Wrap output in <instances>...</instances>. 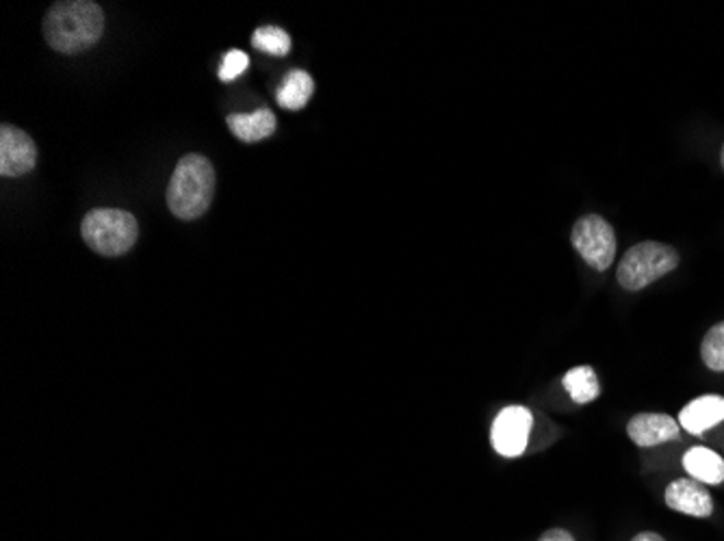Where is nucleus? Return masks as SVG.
I'll list each match as a JSON object with an SVG mask.
<instances>
[{"instance_id": "obj_1", "label": "nucleus", "mask_w": 724, "mask_h": 541, "mask_svg": "<svg viewBox=\"0 0 724 541\" xmlns=\"http://www.w3.org/2000/svg\"><path fill=\"white\" fill-rule=\"evenodd\" d=\"M105 33L103 7L92 0L55 2L44 17V37L57 52L79 55L101 42Z\"/></svg>"}, {"instance_id": "obj_2", "label": "nucleus", "mask_w": 724, "mask_h": 541, "mask_svg": "<svg viewBox=\"0 0 724 541\" xmlns=\"http://www.w3.org/2000/svg\"><path fill=\"white\" fill-rule=\"evenodd\" d=\"M215 196V169L209 158L200 154H187L178 161L170 187L167 207L172 215L191 221L205 215Z\"/></svg>"}, {"instance_id": "obj_3", "label": "nucleus", "mask_w": 724, "mask_h": 541, "mask_svg": "<svg viewBox=\"0 0 724 541\" xmlns=\"http://www.w3.org/2000/svg\"><path fill=\"white\" fill-rule=\"evenodd\" d=\"M679 256L670 245L646 240L633 245L620 260L616 278L624 291H642L675 271Z\"/></svg>"}, {"instance_id": "obj_4", "label": "nucleus", "mask_w": 724, "mask_h": 541, "mask_svg": "<svg viewBox=\"0 0 724 541\" xmlns=\"http://www.w3.org/2000/svg\"><path fill=\"white\" fill-rule=\"evenodd\" d=\"M81 234L96 254L121 256L135 245L139 227L137 219L126 211L96 209L83 219Z\"/></svg>"}, {"instance_id": "obj_5", "label": "nucleus", "mask_w": 724, "mask_h": 541, "mask_svg": "<svg viewBox=\"0 0 724 541\" xmlns=\"http://www.w3.org/2000/svg\"><path fill=\"white\" fill-rule=\"evenodd\" d=\"M577 254L597 271L611 267L616 256V232L604 216H582L571 234Z\"/></svg>"}, {"instance_id": "obj_6", "label": "nucleus", "mask_w": 724, "mask_h": 541, "mask_svg": "<svg viewBox=\"0 0 724 541\" xmlns=\"http://www.w3.org/2000/svg\"><path fill=\"white\" fill-rule=\"evenodd\" d=\"M532 425L534 419L529 410L521 405H510L501 410L490 430L492 448L503 457H521L527 448Z\"/></svg>"}, {"instance_id": "obj_7", "label": "nucleus", "mask_w": 724, "mask_h": 541, "mask_svg": "<svg viewBox=\"0 0 724 541\" xmlns=\"http://www.w3.org/2000/svg\"><path fill=\"white\" fill-rule=\"evenodd\" d=\"M35 161L37 148L33 139L24 130L4 124L0 128V176L20 178L33 172Z\"/></svg>"}, {"instance_id": "obj_8", "label": "nucleus", "mask_w": 724, "mask_h": 541, "mask_svg": "<svg viewBox=\"0 0 724 541\" xmlns=\"http://www.w3.org/2000/svg\"><path fill=\"white\" fill-rule=\"evenodd\" d=\"M666 505L673 511L694 516V518H710L714 511V503L710 492L699 485L694 479H677L666 490Z\"/></svg>"}, {"instance_id": "obj_9", "label": "nucleus", "mask_w": 724, "mask_h": 541, "mask_svg": "<svg viewBox=\"0 0 724 541\" xmlns=\"http://www.w3.org/2000/svg\"><path fill=\"white\" fill-rule=\"evenodd\" d=\"M627 433L638 446H657L679 437V423L666 414H638L629 421Z\"/></svg>"}, {"instance_id": "obj_10", "label": "nucleus", "mask_w": 724, "mask_h": 541, "mask_svg": "<svg viewBox=\"0 0 724 541\" xmlns=\"http://www.w3.org/2000/svg\"><path fill=\"white\" fill-rule=\"evenodd\" d=\"M723 421L724 399L716 395H708V397H701V399L688 403L679 414V425L692 435L710 432Z\"/></svg>"}, {"instance_id": "obj_11", "label": "nucleus", "mask_w": 724, "mask_h": 541, "mask_svg": "<svg viewBox=\"0 0 724 541\" xmlns=\"http://www.w3.org/2000/svg\"><path fill=\"white\" fill-rule=\"evenodd\" d=\"M276 115L269 108H258L252 113H237L229 117V128L243 143H258L276 132Z\"/></svg>"}, {"instance_id": "obj_12", "label": "nucleus", "mask_w": 724, "mask_h": 541, "mask_svg": "<svg viewBox=\"0 0 724 541\" xmlns=\"http://www.w3.org/2000/svg\"><path fill=\"white\" fill-rule=\"evenodd\" d=\"M684 468L694 481L719 485L724 481V459L705 446H694L684 457Z\"/></svg>"}, {"instance_id": "obj_13", "label": "nucleus", "mask_w": 724, "mask_h": 541, "mask_svg": "<svg viewBox=\"0 0 724 541\" xmlns=\"http://www.w3.org/2000/svg\"><path fill=\"white\" fill-rule=\"evenodd\" d=\"M313 92V77L304 70H291L278 90V105L287 110H302L311 103Z\"/></svg>"}, {"instance_id": "obj_14", "label": "nucleus", "mask_w": 724, "mask_h": 541, "mask_svg": "<svg viewBox=\"0 0 724 541\" xmlns=\"http://www.w3.org/2000/svg\"><path fill=\"white\" fill-rule=\"evenodd\" d=\"M564 388L569 390L571 399L580 405L595 401L602 395L599 379L591 366H577L564 375Z\"/></svg>"}, {"instance_id": "obj_15", "label": "nucleus", "mask_w": 724, "mask_h": 541, "mask_svg": "<svg viewBox=\"0 0 724 541\" xmlns=\"http://www.w3.org/2000/svg\"><path fill=\"white\" fill-rule=\"evenodd\" d=\"M252 44L260 52H267V55H273V57H284V55L291 52V37H289L287 31H282L278 26L256 28L254 35H252Z\"/></svg>"}, {"instance_id": "obj_16", "label": "nucleus", "mask_w": 724, "mask_h": 541, "mask_svg": "<svg viewBox=\"0 0 724 541\" xmlns=\"http://www.w3.org/2000/svg\"><path fill=\"white\" fill-rule=\"evenodd\" d=\"M701 357L708 368L723 373L724 371V324L714 325L701 344Z\"/></svg>"}, {"instance_id": "obj_17", "label": "nucleus", "mask_w": 724, "mask_h": 541, "mask_svg": "<svg viewBox=\"0 0 724 541\" xmlns=\"http://www.w3.org/2000/svg\"><path fill=\"white\" fill-rule=\"evenodd\" d=\"M249 66V59L243 50H231L226 57H224V63L220 68V81L224 83H231L235 79H240L243 72L247 70Z\"/></svg>"}, {"instance_id": "obj_18", "label": "nucleus", "mask_w": 724, "mask_h": 541, "mask_svg": "<svg viewBox=\"0 0 724 541\" xmlns=\"http://www.w3.org/2000/svg\"><path fill=\"white\" fill-rule=\"evenodd\" d=\"M538 541H575V538L569 531H564V529H551V531H547Z\"/></svg>"}, {"instance_id": "obj_19", "label": "nucleus", "mask_w": 724, "mask_h": 541, "mask_svg": "<svg viewBox=\"0 0 724 541\" xmlns=\"http://www.w3.org/2000/svg\"><path fill=\"white\" fill-rule=\"evenodd\" d=\"M631 541H666L662 536H657V533H640V536H635L633 540Z\"/></svg>"}, {"instance_id": "obj_20", "label": "nucleus", "mask_w": 724, "mask_h": 541, "mask_svg": "<svg viewBox=\"0 0 724 541\" xmlns=\"http://www.w3.org/2000/svg\"><path fill=\"white\" fill-rule=\"evenodd\" d=\"M721 161H723V167H724V145H723V154H721Z\"/></svg>"}]
</instances>
